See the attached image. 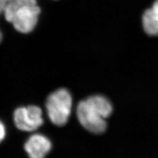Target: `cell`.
<instances>
[{
	"mask_svg": "<svg viewBox=\"0 0 158 158\" xmlns=\"http://www.w3.org/2000/svg\"><path fill=\"white\" fill-rule=\"evenodd\" d=\"M113 107L106 97H90L80 102L77 108V115L81 125L92 133L102 134L106 130V118L110 116Z\"/></svg>",
	"mask_w": 158,
	"mask_h": 158,
	"instance_id": "obj_1",
	"label": "cell"
},
{
	"mask_svg": "<svg viewBox=\"0 0 158 158\" xmlns=\"http://www.w3.org/2000/svg\"><path fill=\"white\" fill-rule=\"evenodd\" d=\"M40 12L37 4L17 5L7 2L4 12L6 21L11 23L19 32L28 34L36 27Z\"/></svg>",
	"mask_w": 158,
	"mask_h": 158,
	"instance_id": "obj_2",
	"label": "cell"
},
{
	"mask_svg": "<svg viewBox=\"0 0 158 158\" xmlns=\"http://www.w3.org/2000/svg\"><path fill=\"white\" fill-rule=\"evenodd\" d=\"M72 107V98L67 90L61 89L50 94L46 100V108L51 122L57 126L68 123Z\"/></svg>",
	"mask_w": 158,
	"mask_h": 158,
	"instance_id": "obj_3",
	"label": "cell"
},
{
	"mask_svg": "<svg viewBox=\"0 0 158 158\" xmlns=\"http://www.w3.org/2000/svg\"><path fill=\"white\" fill-rule=\"evenodd\" d=\"M14 121L19 130L27 132L34 131L44 123L42 111L35 106L18 108L14 113Z\"/></svg>",
	"mask_w": 158,
	"mask_h": 158,
	"instance_id": "obj_4",
	"label": "cell"
},
{
	"mask_svg": "<svg viewBox=\"0 0 158 158\" xmlns=\"http://www.w3.org/2000/svg\"><path fill=\"white\" fill-rule=\"evenodd\" d=\"M52 143L48 138L40 134L31 136L24 145L29 156L32 158H42L50 152Z\"/></svg>",
	"mask_w": 158,
	"mask_h": 158,
	"instance_id": "obj_5",
	"label": "cell"
},
{
	"mask_svg": "<svg viewBox=\"0 0 158 158\" xmlns=\"http://www.w3.org/2000/svg\"><path fill=\"white\" fill-rule=\"evenodd\" d=\"M142 23L144 31L151 36L158 35V0L152 6L147 10L142 17Z\"/></svg>",
	"mask_w": 158,
	"mask_h": 158,
	"instance_id": "obj_6",
	"label": "cell"
},
{
	"mask_svg": "<svg viewBox=\"0 0 158 158\" xmlns=\"http://www.w3.org/2000/svg\"><path fill=\"white\" fill-rule=\"evenodd\" d=\"M8 0H0V15L2 13H4L5 8H6V5L7 4ZM2 35L0 31V42L2 40Z\"/></svg>",
	"mask_w": 158,
	"mask_h": 158,
	"instance_id": "obj_7",
	"label": "cell"
},
{
	"mask_svg": "<svg viewBox=\"0 0 158 158\" xmlns=\"http://www.w3.org/2000/svg\"><path fill=\"white\" fill-rule=\"evenodd\" d=\"M6 128L1 121H0V142L2 141L6 136Z\"/></svg>",
	"mask_w": 158,
	"mask_h": 158,
	"instance_id": "obj_8",
	"label": "cell"
}]
</instances>
